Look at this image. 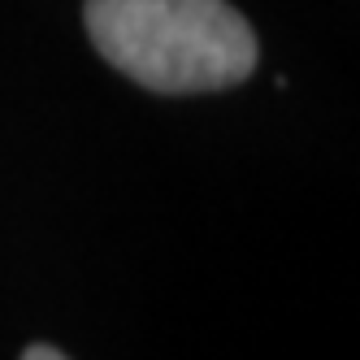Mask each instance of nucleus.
<instances>
[{
  "mask_svg": "<svg viewBox=\"0 0 360 360\" xmlns=\"http://www.w3.org/2000/svg\"><path fill=\"white\" fill-rule=\"evenodd\" d=\"M83 18L96 53L148 91H221L256 70V35L226 0H87Z\"/></svg>",
  "mask_w": 360,
  "mask_h": 360,
  "instance_id": "f257e3e1",
  "label": "nucleus"
},
{
  "mask_svg": "<svg viewBox=\"0 0 360 360\" xmlns=\"http://www.w3.org/2000/svg\"><path fill=\"white\" fill-rule=\"evenodd\" d=\"M22 360H70V356H61L57 347H48V343H35V347L22 352Z\"/></svg>",
  "mask_w": 360,
  "mask_h": 360,
  "instance_id": "f03ea898",
  "label": "nucleus"
}]
</instances>
